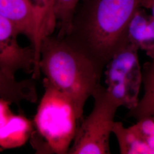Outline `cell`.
Returning <instances> with one entry per match:
<instances>
[{"label":"cell","instance_id":"5","mask_svg":"<svg viewBox=\"0 0 154 154\" xmlns=\"http://www.w3.org/2000/svg\"><path fill=\"white\" fill-rule=\"evenodd\" d=\"M139 50L137 46L128 42L116 52L105 66L107 91L121 106L129 110L138 104L142 82Z\"/></svg>","mask_w":154,"mask_h":154},{"label":"cell","instance_id":"15","mask_svg":"<svg viewBox=\"0 0 154 154\" xmlns=\"http://www.w3.org/2000/svg\"><path fill=\"white\" fill-rule=\"evenodd\" d=\"M131 127L147 143L154 154V116L138 121Z\"/></svg>","mask_w":154,"mask_h":154},{"label":"cell","instance_id":"11","mask_svg":"<svg viewBox=\"0 0 154 154\" xmlns=\"http://www.w3.org/2000/svg\"><path fill=\"white\" fill-rule=\"evenodd\" d=\"M0 98L20 105L22 102L35 103L38 99L34 79L17 81L0 69Z\"/></svg>","mask_w":154,"mask_h":154},{"label":"cell","instance_id":"6","mask_svg":"<svg viewBox=\"0 0 154 154\" xmlns=\"http://www.w3.org/2000/svg\"><path fill=\"white\" fill-rule=\"evenodd\" d=\"M20 34L15 25L0 14V69L12 79L20 70L32 74L34 64L33 48L20 46Z\"/></svg>","mask_w":154,"mask_h":154},{"label":"cell","instance_id":"1","mask_svg":"<svg viewBox=\"0 0 154 154\" xmlns=\"http://www.w3.org/2000/svg\"><path fill=\"white\" fill-rule=\"evenodd\" d=\"M149 0H79L72 26L65 38L105 68L113 55L128 42L127 27L138 8Z\"/></svg>","mask_w":154,"mask_h":154},{"label":"cell","instance_id":"18","mask_svg":"<svg viewBox=\"0 0 154 154\" xmlns=\"http://www.w3.org/2000/svg\"><path fill=\"white\" fill-rule=\"evenodd\" d=\"M152 61L153 62H154V59H152Z\"/></svg>","mask_w":154,"mask_h":154},{"label":"cell","instance_id":"17","mask_svg":"<svg viewBox=\"0 0 154 154\" xmlns=\"http://www.w3.org/2000/svg\"><path fill=\"white\" fill-rule=\"evenodd\" d=\"M146 9H149L151 11V14L154 18V0H149L146 6Z\"/></svg>","mask_w":154,"mask_h":154},{"label":"cell","instance_id":"14","mask_svg":"<svg viewBox=\"0 0 154 154\" xmlns=\"http://www.w3.org/2000/svg\"><path fill=\"white\" fill-rule=\"evenodd\" d=\"M79 0H55V15L57 36L63 38L69 33L72 26L74 13Z\"/></svg>","mask_w":154,"mask_h":154},{"label":"cell","instance_id":"10","mask_svg":"<svg viewBox=\"0 0 154 154\" xmlns=\"http://www.w3.org/2000/svg\"><path fill=\"white\" fill-rule=\"evenodd\" d=\"M34 130L33 121L22 114H13L0 127V148L12 149L23 146Z\"/></svg>","mask_w":154,"mask_h":154},{"label":"cell","instance_id":"9","mask_svg":"<svg viewBox=\"0 0 154 154\" xmlns=\"http://www.w3.org/2000/svg\"><path fill=\"white\" fill-rule=\"evenodd\" d=\"M0 14L15 25L20 34L29 39L32 47L34 22L28 0H0Z\"/></svg>","mask_w":154,"mask_h":154},{"label":"cell","instance_id":"7","mask_svg":"<svg viewBox=\"0 0 154 154\" xmlns=\"http://www.w3.org/2000/svg\"><path fill=\"white\" fill-rule=\"evenodd\" d=\"M34 22V41L32 48L34 53L33 75L39 76L40 70V45L42 39L52 35L57 28L55 0H28Z\"/></svg>","mask_w":154,"mask_h":154},{"label":"cell","instance_id":"3","mask_svg":"<svg viewBox=\"0 0 154 154\" xmlns=\"http://www.w3.org/2000/svg\"><path fill=\"white\" fill-rule=\"evenodd\" d=\"M44 94L33 120V149L39 154H67L83 118L66 95L45 79Z\"/></svg>","mask_w":154,"mask_h":154},{"label":"cell","instance_id":"16","mask_svg":"<svg viewBox=\"0 0 154 154\" xmlns=\"http://www.w3.org/2000/svg\"><path fill=\"white\" fill-rule=\"evenodd\" d=\"M11 104L10 101L0 98V127L8 121L13 114L10 109Z\"/></svg>","mask_w":154,"mask_h":154},{"label":"cell","instance_id":"2","mask_svg":"<svg viewBox=\"0 0 154 154\" xmlns=\"http://www.w3.org/2000/svg\"><path fill=\"white\" fill-rule=\"evenodd\" d=\"M39 67L45 79L71 99L80 117L88 98L100 84L104 68L69 42L50 35L40 45Z\"/></svg>","mask_w":154,"mask_h":154},{"label":"cell","instance_id":"13","mask_svg":"<svg viewBox=\"0 0 154 154\" xmlns=\"http://www.w3.org/2000/svg\"><path fill=\"white\" fill-rule=\"evenodd\" d=\"M112 133L118 142L122 154H153L148 144L131 127L126 128L121 122H114Z\"/></svg>","mask_w":154,"mask_h":154},{"label":"cell","instance_id":"12","mask_svg":"<svg viewBox=\"0 0 154 154\" xmlns=\"http://www.w3.org/2000/svg\"><path fill=\"white\" fill-rule=\"evenodd\" d=\"M142 82L144 93L137 105L129 110L127 116L139 121L146 117L154 116V62H147L143 66Z\"/></svg>","mask_w":154,"mask_h":154},{"label":"cell","instance_id":"8","mask_svg":"<svg viewBox=\"0 0 154 154\" xmlns=\"http://www.w3.org/2000/svg\"><path fill=\"white\" fill-rule=\"evenodd\" d=\"M127 34L129 42L154 59V18L144 8H139L135 11L128 23Z\"/></svg>","mask_w":154,"mask_h":154},{"label":"cell","instance_id":"4","mask_svg":"<svg viewBox=\"0 0 154 154\" xmlns=\"http://www.w3.org/2000/svg\"><path fill=\"white\" fill-rule=\"evenodd\" d=\"M92 97L93 110L79 125L67 154H110V134L121 106L101 85Z\"/></svg>","mask_w":154,"mask_h":154}]
</instances>
